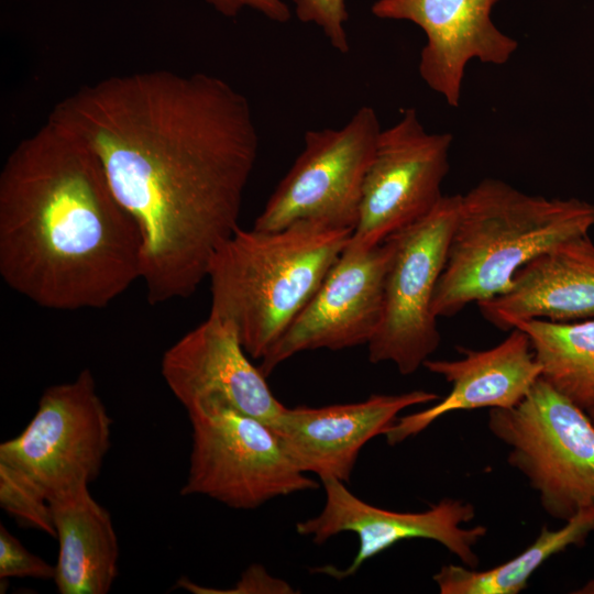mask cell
<instances>
[{"instance_id": "6", "label": "cell", "mask_w": 594, "mask_h": 594, "mask_svg": "<svg viewBox=\"0 0 594 594\" xmlns=\"http://www.w3.org/2000/svg\"><path fill=\"white\" fill-rule=\"evenodd\" d=\"M112 419L90 370L47 387L26 427L0 444V463L26 477L48 503L88 487L111 447Z\"/></svg>"}, {"instance_id": "14", "label": "cell", "mask_w": 594, "mask_h": 594, "mask_svg": "<svg viewBox=\"0 0 594 594\" xmlns=\"http://www.w3.org/2000/svg\"><path fill=\"white\" fill-rule=\"evenodd\" d=\"M499 0H376L371 12L380 19L409 21L426 35L418 70L425 84L458 108L468 64L477 59L506 64L518 42L492 20Z\"/></svg>"}, {"instance_id": "25", "label": "cell", "mask_w": 594, "mask_h": 594, "mask_svg": "<svg viewBox=\"0 0 594 594\" xmlns=\"http://www.w3.org/2000/svg\"><path fill=\"white\" fill-rule=\"evenodd\" d=\"M212 593H295L294 588L284 580L270 575L260 564L250 565L241 575L235 585L226 591H215Z\"/></svg>"}, {"instance_id": "10", "label": "cell", "mask_w": 594, "mask_h": 594, "mask_svg": "<svg viewBox=\"0 0 594 594\" xmlns=\"http://www.w3.org/2000/svg\"><path fill=\"white\" fill-rule=\"evenodd\" d=\"M450 133H429L415 109L382 130L346 248L370 250L427 216L444 195Z\"/></svg>"}, {"instance_id": "19", "label": "cell", "mask_w": 594, "mask_h": 594, "mask_svg": "<svg viewBox=\"0 0 594 594\" xmlns=\"http://www.w3.org/2000/svg\"><path fill=\"white\" fill-rule=\"evenodd\" d=\"M594 531V505L580 510L551 530L544 525L522 552L488 570L446 564L432 576L441 594H519L531 575L551 557L572 546H583Z\"/></svg>"}, {"instance_id": "24", "label": "cell", "mask_w": 594, "mask_h": 594, "mask_svg": "<svg viewBox=\"0 0 594 594\" xmlns=\"http://www.w3.org/2000/svg\"><path fill=\"white\" fill-rule=\"evenodd\" d=\"M220 14L234 18L249 8L263 14L271 21L286 23L292 18L289 6L284 0H205Z\"/></svg>"}, {"instance_id": "11", "label": "cell", "mask_w": 594, "mask_h": 594, "mask_svg": "<svg viewBox=\"0 0 594 594\" xmlns=\"http://www.w3.org/2000/svg\"><path fill=\"white\" fill-rule=\"evenodd\" d=\"M321 483L326 492L324 506L319 515L299 521L297 534L322 544L341 532H353L359 538V550L346 569L324 565L316 572L336 580L346 579L367 560L408 539L432 540L463 565L471 569L479 565L474 548L486 536L487 527H463L475 517L473 504L446 497L421 512H396L362 501L339 480L324 479Z\"/></svg>"}, {"instance_id": "8", "label": "cell", "mask_w": 594, "mask_h": 594, "mask_svg": "<svg viewBox=\"0 0 594 594\" xmlns=\"http://www.w3.org/2000/svg\"><path fill=\"white\" fill-rule=\"evenodd\" d=\"M461 195L443 196L427 216L389 237L380 324L367 343L372 363L391 362L403 375L415 373L438 349L441 337L432 298L443 271Z\"/></svg>"}, {"instance_id": "7", "label": "cell", "mask_w": 594, "mask_h": 594, "mask_svg": "<svg viewBox=\"0 0 594 594\" xmlns=\"http://www.w3.org/2000/svg\"><path fill=\"white\" fill-rule=\"evenodd\" d=\"M188 417L193 443L182 495H202L250 510L275 497L318 488L267 424L233 410Z\"/></svg>"}, {"instance_id": "17", "label": "cell", "mask_w": 594, "mask_h": 594, "mask_svg": "<svg viewBox=\"0 0 594 594\" xmlns=\"http://www.w3.org/2000/svg\"><path fill=\"white\" fill-rule=\"evenodd\" d=\"M477 306L490 323L508 331L534 319L594 318V242L588 233L560 242L525 264L505 293Z\"/></svg>"}, {"instance_id": "20", "label": "cell", "mask_w": 594, "mask_h": 594, "mask_svg": "<svg viewBox=\"0 0 594 594\" xmlns=\"http://www.w3.org/2000/svg\"><path fill=\"white\" fill-rule=\"evenodd\" d=\"M515 328L525 331L541 377L587 410L594 406V318L556 322L527 320Z\"/></svg>"}, {"instance_id": "22", "label": "cell", "mask_w": 594, "mask_h": 594, "mask_svg": "<svg viewBox=\"0 0 594 594\" xmlns=\"http://www.w3.org/2000/svg\"><path fill=\"white\" fill-rule=\"evenodd\" d=\"M293 3L296 16L304 23L316 24L334 50L342 54L350 51L344 0H293Z\"/></svg>"}, {"instance_id": "27", "label": "cell", "mask_w": 594, "mask_h": 594, "mask_svg": "<svg viewBox=\"0 0 594 594\" xmlns=\"http://www.w3.org/2000/svg\"><path fill=\"white\" fill-rule=\"evenodd\" d=\"M586 411L588 416L591 417L592 421L594 422V406L588 408Z\"/></svg>"}, {"instance_id": "26", "label": "cell", "mask_w": 594, "mask_h": 594, "mask_svg": "<svg viewBox=\"0 0 594 594\" xmlns=\"http://www.w3.org/2000/svg\"><path fill=\"white\" fill-rule=\"evenodd\" d=\"M573 594H594V578L586 581L582 586L572 591Z\"/></svg>"}, {"instance_id": "21", "label": "cell", "mask_w": 594, "mask_h": 594, "mask_svg": "<svg viewBox=\"0 0 594 594\" xmlns=\"http://www.w3.org/2000/svg\"><path fill=\"white\" fill-rule=\"evenodd\" d=\"M0 506L20 526L56 537L46 497L16 470L0 463Z\"/></svg>"}, {"instance_id": "5", "label": "cell", "mask_w": 594, "mask_h": 594, "mask_svg": "<svg viewBox=\"0 0 594 594\" xmlns=\"http://www.w3.org/2000/svg\"><path fill=\"white\" fill-rule=\"evenodd\" d=\"M487 426L550 517L565 522L594 505V422L546 380L517 405L492 408Z\"/></svg>"}, {"instance_id": "18", "label": "cell", "mask_w": 594, "mask_h": 594, "mask_svg": "<svg viewBox=\"0 0 594 594\" xmlns=\"http://www.w3.org/2000/svg\"><path fill=\"white\" fill-rule=\"evenodd\" d=\"M59 550L61 594H106L118 575L119 543L109 512L88 487L50 503Z\"/></svg>"}, {"instance_id": "1", "label": "cell", "mask_w": 594, "mask_h": 594, "mask_svg": "<svg viewBox=\"0 0 594 594\" xmlns=\"http://www.w3.org/2000/svg\"><path fill=\"white\" fill-rule=\"evenodd\" d=\"M51 113L89 143L136 222L148 301L189 297L239 228L258 152L249 99L215 75L157 69L82 86Z\"/></svg>"}, {"instance_id": "12", "label": "cell", "mask_w": 594, "mask_h": 594, "mask_svg": "<svg viewBox=\"0 0 594 594\" xmlns=\"http://www.w3.org/2000/svg\"><path fill=\"white\" fill-rule=\"evenodd\" d=\"M393 251L391 238L365 251L345 248L308 304L261 359L262 373L268 376L302 351L367 344L381 321Z\"/></svg>"}, {"instance_id": "2", "label": "cell", "mask_w": 594, "mask_h": 594, "mask_svg": "<svg viewBox=\"0 0 594 594\" xmlns=\"http://www.w3.org/2000/svg\"><path fill=\"white\" fill-rule=\"evenodd\" d=\"M141 251L98 155L50 113L0 173L2 279L46 309H100L141 278Z\"/></svg>"}, {"instance_id": "3", "label": "cell", "mask_w": 594, "mask_h": 594, "mask_svg": "<svg viewBox=\"0 0 594 594\" xmlns=\"http://www.w3.org/2000/svg\"><path fill=\"white\" fill-rule=\"evenodd\" d=\"M353 230L302 220L274 231L240 227L212 255L210 316L262 359L308 304Z\"/></svg>"}, {"instance_id": "9", "label": "cell", "mask_w": 594, "mask_h": 594, "mask_svg": "<svg viewBox=\"0 0 594 594\" xmlns=\"http://www.w3.org/2000/svg\"><path fill=\"white\" fill-rule=\"evenodd\" d=\"M381 131L377 113L370 106L359 108L339 129L308 130L301 152L253 228L274 231L315 220L354 230Z\"/></svg>"}, {"instance_id": "13", "label": "cell", "mask_w": 594, "mask_h": 594, "mask_svg": "<svg viewBox=\"0 0 594 594\" xmlns=\"http://www.w3.org/2000/svg\"><path fill=\"white\" fill-rule=\"evenodd\" d=\"M161 372L187 414L233 410L271 427L285 408L235 329L210 315L164 352Z\"/></svg>"}, {"instance_id": "23", "label": "cell", "mask_w": 594, "mask_h": 594, "mask_svg": "<svg viewBox=\"0 0 594 594\" xmlns=\"http://www.w3.org/2000/svg\"><path fill=\"white\" fill-rule=\"evenodd\" d=\"M34 578L54 580L55 566L30 552L2 524L0 525V579Z\"/></svg>"}, {"instance_id": "15", "label": "cell", "mask_w": 594, "mask_h": 594, "mask_svg": "<svg viewBox=\"0 0 594 594\" xmlns=\"http://www.w3.org/2000/svg\"><path fill=\"white\" fill-rule=\"evenodd\" d=\"M438 399L436 393L416 389L358 403L285 407L271 428L302 472L345 483L371 439L385 435L406 408Z\"/></svg>"}, {"instance_id": "16", "label": "cell", "mask_w": 594, "mask_h": 594, "mask_svg": "<svg viewBox=\"0 0 594 594\" xmlns=\"http://www.w3.org/2000/svg\"><path fill=\"white\" fill-rule=\"evenodd\" d=\"M486 350L459 348L462 358L430 360L424 367L442 376L451 391L438 403L418 413L398 417L385 433L391 446L427 429L444 415L479 408H509L517 405L541 377L528 334L519 328Z\"/></svg>"}, {"instance_id": "4", "label": "cell", "mask_w": 594, "mask_h": 594, "mask_svg": "<svg viewBox=\"0 0 594 594\" xmlns=\"http://www.w3.org/2000/svg\"><path fill=\"white\" fill-rule=\"evenodd\" d=\"M594 227V205L528 195L486 178L465 195L451 233L432 312L452 317L505 293L528 262Z\"/></svg>"}]
</instances>
